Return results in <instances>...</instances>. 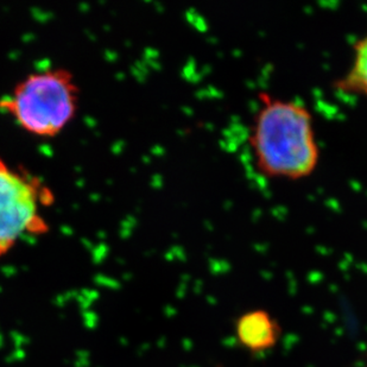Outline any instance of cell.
Here are the masks:
<instances>
[{"mask_svg":"<svg viewBox=\"0 0 367 367\" xmlns=\"http://www.w3.org/2000/svg\"><path fill=\"white\" fill-rule=\"evenodd\" d=\"M238 344L253 354L271 350L278 344L282 328L272 314L264 309H253L240 315L235 321Z\"/></svg>","mask_w":367,"mask_h":367,"instance_id":"4","label":"cell"},{"mask_svg":"<svg viewBox=\"0 0 367 367\" xmlns=\"http://www.w3.org/2000/svg\"><path fill=\"white\" fill-rule=\"evenodd\" d=\"M336 86L342 92L367 97V36L354 46L350 67Z\"/></svg>","mask_w":367,"mask_h":367,"instance_id":"5","label":"cell"},{"mask_svg":"<svg viewBox=\"0 0 367 367\" xmlns=\"http://www.w3.org/2000/svg\"><path fill=\"white\" fill-rule=\"evenodd\" d=\"M80 90L64 68L37 70L25 76L0 100L19 127L38 138H54L72 122L79 108Z\"/></svg>","mask_w":367,"mask_h":367,"instance_id":"2","label":"cell"},{"mask_svg":"<svg viewBox=\"0 0 367 367\" xmlns=\"http://www.w3.org/2000/svg\"><path fill=\"white\" fill-rule=\"evenodd\" d=\"M250 145L257 168L269 177L300 180L320 161L313 116L301 102L260 95Z\"/></svg>","mask_w":367,"mask_h":367,"instance_id":"1","label":"cell"},{"mask_svg":"<svg viewBox=\"0 0 367 367\" xmlns=\"http://www.w3.org/2000/svg\"><path fill=\"white\" fill-rule=\"evenodd\" d=\"M53 199L41 181L0 157V257L9 253L24 235L46 232L42 208Z\"/></svg>","mask_w":367,"mask_h":367,"instance_id":"3","label":"cell"}]
</instances>
